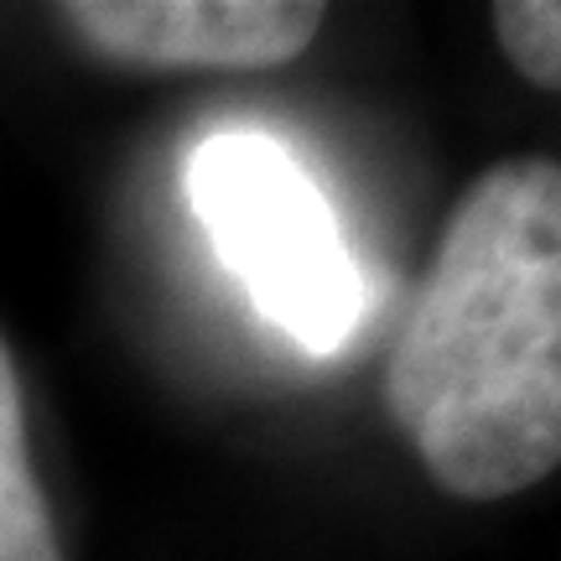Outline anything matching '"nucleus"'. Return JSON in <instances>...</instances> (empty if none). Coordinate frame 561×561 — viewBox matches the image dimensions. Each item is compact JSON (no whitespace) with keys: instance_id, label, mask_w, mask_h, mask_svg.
Returning a JSON list of instances; mask_svg holds the SVG:
<instances>
[{"instance_id":"3","label":"nucleus","mask_w":561,"mask_h":561,"mask_svg":"<svg viewBox=\"0 0 561 561\" xmlns=\"http://www.w3.org/2000/svg\"><path fill=\"white\" fill-rule=\"evenodd\" d=\"M307 0H68L58 21L94 58L146 73H261L322 32Z\"/></svg>"},{"instance_id":"1","label":"nucleus","mask_w":561,"mask_h":561,"mask_svg":"<svg viewBox=\"0 0 561 561\" xmlns=\"http://www.w3.org/2000/svg\"><path fill=\"white\" fill-rule=\"evenodd\" d=\"M390 421L442 494L510 500L561 468V161L462 187L385 364Z\"/></svg>"},{"instance_id":"4","label":"nucleus","mask_w":561,"mask_h":561,"mask_svg":"<svg viewBox=\"0 0 561 561\" xmlns=\"http://www.w3.org/2000/svg\"><path fill=\"white\" fill-rule=\"evenodd\" d=\"M0 561H62L53 504L32 468L26 401L5 339H0Z\"/></svg>"},{"instance_id":"2","label":"nucleus","mask_w":561,"mask_h":561,"mask_svg":"<svg viewBox=\"0 0 561 561\" xmlns=\"http://www.w3.org/2000/svg\"><path fill=\"white\" fill-rule=\"evenodd\" d=\"M187 203L265 322L312 354L348 343L364 312L359 265L301 161L265 136H208L187 161Z\"/></svg>"},{"instance_id":"5","label":"nucleus","mask_w":561,"mask_h":561,"mask_svg":"<svg viewBox=\"0 0 561 561\" xmlns=\"http://www.w3.org/2000/svg\"><path fill=\"white\" fill-rule=\"evenodd\" d=\"M489 21L515 73L561 94V0H500Z\"/></svg>"}]
</instances>
